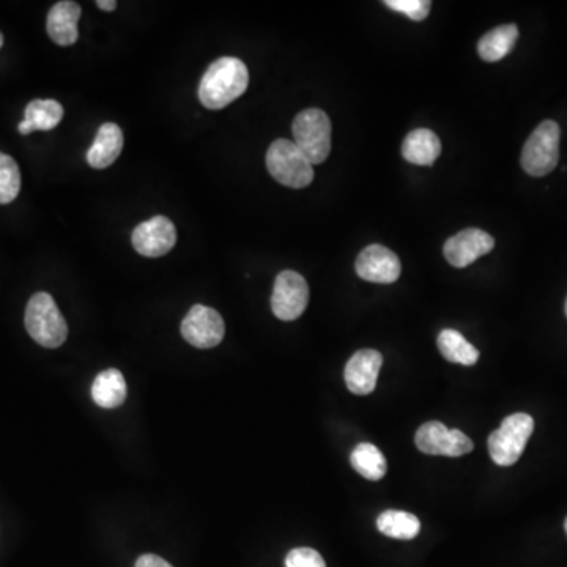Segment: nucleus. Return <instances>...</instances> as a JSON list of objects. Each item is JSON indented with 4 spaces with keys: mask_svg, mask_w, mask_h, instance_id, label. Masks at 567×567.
Instances as JSON below:
<instances>
[{
    "mask_svg": "<svg viewBox=\"0 0 567 567\" xmlns=\"http://www.w3.org/2000/svg\"><path fill=\"white\" fill-rule=\"evenodd\" d=\"M249 73L237 57H221L205 71L199 84V100L204 108L224 109L248 89Z\"/></svg>",
    "mask_w": 567,
    "mask_h": 567,
    "instance_id": "nucleus-1",
    "label": "nucleus"
},
{
    "mask_svg": "<svg viewBox=\"0 0 567 567\" xmlns=\"http://www.w3.org/2000/svg\"><path fill=\"white\" fill-rule=\"evenodd\" d=\"M24 322L30 338L41 347L57 349L67 341V322L49 293H35L34 297L30 298Z\"/></svg>",
    "mask_w": 567,
    "mask_h": 567,
    "instance_id": "nucleus-2",
    "label": "nucleus"
},
{
    "mask_svg": "<svg viewBox=\"0 0 567 567\" xmlns=\"http://www.w3.org/2000/svg\"><path fill=\"white\" fill-rule=\"evenodd\" d=\"M267 167L271 177L281 185L301 189L314 180V166L295 142L278 139L267 152Z\"/></svg>",
    "mask_w": 567,
    "mask_h": 567,
    "instance_id": "nucleus-3",
    "label": "nucleus"
},
{
    "mask_svg": "<svg viewBox=\"0 0 567 567\" xmlns=\"http://www.w3.org/2000/svg\"><path fill=\"white\" fill-rule=\"evenodd\" d=\"M292 133L295 145L312 166L327 160L331 152V122L322 109L301 111L293 120Z\"/></svg>",
    "mask_w": 567,
    "mask_h": 567,
    "instance_id": "nucleus-4",
    "label": "nucleus"
},
{
    "mask_svg": "<svg viewBox=\"0 0 567 567\" xmlns=\"http://www.w3.org/2000/svg\"><path fill=\"white\" fill-rule=\"evenodd\" d=\"M560 125L553 120H545L531 133L522 150L523 171L533 177L549 175L560 158Z\"/></svg>",
    "mask_w": 567,
    "mask_h": 567,
    "instance_id": "nucleus-5",
    "label": "nucleus"
},
{
    "mask_svg": "<svg viewBox=\"0 0 567 567\" xmlns=\"http://www.w3.org/2000/svg\"><path fill=\"white\" fill-rule=\"evenodd\" d=\"M533 430V418L527 413H516L504 419L500 429L492 432L489 437V454L493 462L500 467L516 464Z\"/></svg>",
    "mask_w": 567,
    "mask_h": 567,
    "instance_id": "nucleus-6",
    "label": "nucleus"
},
{
    "mask_svg": "<svg viewBox=\"0 0 567 567\" xmlns=\"http://www.w3.org/2000/svg\"><path fill=\"white\" fill-rule=\"evenodd\" d=\"M309 286L297 271L279 273L271 295V309L279 320L292 322L303 315L308 308Z\"/></svg>",
    "mask_w": 567,
    "mask_h": 567,
    "instance_id": "nucleus-7",
    "label": "nucleus"
},
{
    "mask_svg": "<svg viewBox=\"0 0 567 567\" xmlns=\"http://www.w3.org/2000/svg\"><path fill=\"white\" fill-rule=\"evenodd\" d=\"M415 443L421 453L429 456L460 457L473 451V441L462 430L448 429L438 421L419 427Z\"/></svg>",
    "mask_w": 567,
    "mask_h": 567,
    "instance_id": "nucleus-8",
    "label": "nucleus"
},
{
    "mask_svg": "<svg viewBox=\"0 0 567 567\" xmlns=\"http://www.w3.org/2000/svg\"><path fill=\"white\" fill-rule=\"evenodd\" d=\"M226 334V323L215 309L196 304L189 309L182 322V336L196 349H213L221 344Z\"/></svg>",
    "mask_w": 567,
    "mask_h": 567,
    "instance_id": "nucleus-9",
    "label": "nucleus"
},
{
    "mask_svg": "<svg viewBox=\"0 0 567 567\" xmlns=\"http://www.w3.org/2000/svg\"><path fill=\"white\" fill-rule=\"evenodd\" d=\"M133 248L145 257H161L174 248L177 243V230L174 223L166 216H155V218L144 221L134 229Z\"/></svg>",
    "mask_w": 567,
    "mask_h": 567,
    "instance_id": "nucleus-10",
    "label": "nucleus"
},
{
    "mask_svg": "<svg viewBox=\"0 0 567 567\" xmlns=\"http://www.w3.org/2000/svg\"><path fill=\"white\" fill-rule=\"evenodd\" d=\"M356 273L361 279L375 284H393L401 276V260L396 252L382 245H371L356 259Z\"/></svg>",
    "mask_w": 567,
    "mask_h": 567,
    "instance_id": "nucleus-11",
    "label": "nucleus"
},
{
    "mask_svg": "<svg viewBox=\"0 0 567 567\" xmlns=\"http://www.w3.org/2000/svg\"><path fill=\"white\" fill-rule=\"evenodd\" d=\"M495 248L492 235L484 230L465 229L445 243L446 260L456 268H465Z\"/></svg>",
    "mask_w": 567,
    "mask_h": 567,
    "instance_id": "nucleus-12",
    "label": "nucleus"
},
{
    "mask_svg": "<svg viewBox=\"0 0 567 567\" xmlns=\"http://www.w3.org/2000/svg\"><path fill=\"white\" fill-rule=\"evenodd\" d=\"M383 356L377 350L363 349L356 352L345 366V383L356 396H367L375 390Z\"/></svg>",
    "mask_w": 567,
    "mask_h": 567,
    "instance_id": "nucleus-13",
    "label": "nucleus"
},
{
    "mask_svg": "<svg viewBox=\"0 0 567 567\" xmlns=\"http://www.w3.org/2000/svg\"><path fill=\"white\" fill-rule=\"evenodd\" d=\"M79 19H81L79 4L71 0L57 2L49 10L48 21H46L49 38L59 46L75 45L79 37Z\"/></svg>",
    "mask_w": 567,
    "mask_h": 567,
    "instance_id": "nucleus-14",
    "label": "nucleus"
},
{
    "mask_svg": "<svg viewBox=\"0 0 567 567\" xmlns=\"http://www.w3.org/2000/svg\"><path fill=\"white\" fill-rule=\"evenodd\" d=\"M123 150V133L119 125L104 123L87 152V161L93 169H106L117 161Z\"/></svg>",
    "mask_w": 567,
    "mask_h": 567,
    "instance_id": "nucleus-15",
    "label": "nucleus"
},
{
    "mask_svg": "<svg viewBox=\"0 0 567 567\" xmlns=\"http://www.w3.org/2000/svg\"><path fill=\"white\" fill-rule=\"evenodd\" d=\"M441 153V142L434 131L419 130L408 133L402 144V156L416 166H432Z\"/></svg>",
    "mask_w": 567,
    "mask_h": 567,
    "instance_id": "nucleus-16",
    "label": "nucleus"
},
{
    "mask_svg": "<svg viewBox=\"0 0 567 567\" xmlns=\"http://www.w3.org/2000/svg\"><path fill=\"white\" fill-rule=\"evenodd\" d=\"M517 38H519V27L516 24H504L490 30L479 40V57L486 62H498L514 49Z\"/></svg>",
    "mask_w": 567,
    "mask_h": 567,
    "instance_id": "nucleus-17",
    "label": "nucleus"
},
{
    "mask_svg": "<svg viewBox=\"0 0 567 567\" xmlns=\"http://www.w3.org/2000/svg\"><path fill=\"white\" fill-rule=\"evenodd\" d=\"M92 397L98 407H120L126 399V382L122 372L117 369L100 372L92 385Z\"/></svg>",
    "mask_w": 567,
    "mask_h": 567,
    "instance_id": "nucleus-18",
    "label": "nucleus"
},
{
    "mask_svg": "<svg viewBox=\"0 0 567 567\" xmlns=\"http://www.w3.org/2000/svg\"><path fill=\"white\" fill-rule=\"evenodd\" d=\"M437 344L441 355L445 356L449 363L464 364V366H473L478 363V349L475 345L470 344L459 331H441Z\"/></svg>",
    "mask_w": 567,
    "mask_h": 567,
    "instance_id": "nucleus-19",
    "label": "nucleus"
},
{
    "mask_svg": "<svg viewBox=\"0 0 567 567\" xmlns=\"http://www.w3.org/2000/svg\"><path fill=\"white\" fill-rule=\"evenodd\" d=\"M377 528L380 533L385 534L388 538L410 541V539L418 536L421 523H419L418 517L413 516L410 512L390 509V511L382 512L378 516Z\"/></svg>",
    "mask_w": 567,
    "mask_h": 567,
    "instance_id": "nucleus-20",
    "label": "nucleus"
},
{
    "mask_svg": "<svg viewBox=\"0 0 567 567\" xmlns=\"http://www.w3.org/2000/svg\"><path fill=\"white\" fill-rule=\"evenodd\" d=\"M350 464L363 478L369 481H380L386 475V459L382 451L372 443H361L356 446L350 456Z\"/></svg>",
    "mask_w": 567,
    "mask_h": 567,
    "instance_id": "nucleus-21",
    "label": "nucleus"
},
{
    "mask_svg": "<svg viewBox=\"0 0 567 567\" xmlns=\"http://www.w3.org/2000/svg\"><path fill=\"white\" fill-rule=\"evenodd\" d=\"M63 119L62 104L56 100H34L27 104L24 120L34 131L54 130Z\"/></svg>",
    "mask_w": 567,
    "mask_h": 567,
    "instance_id": "nucleus-22",
    "label": "nucleus"
},
{
    "mask_svg": "<svg viewBox=\"0 0 567 567\" xmlns=\"http://www.w3.org/2000/svg\"><path fill=\"white\" fill-rule=\"evenodd\" d=\"M21 191V172L12 156L0 153V204H10Z\"/></svg>",
    "mask_w": 567,
    "mask_h": 567,
    "instance_id": "nucleus-23",
    "label": "nucleus"
},
{
    "mask_svg": "<svg viewBox=\"0 0 567 567\" xmlns=\"http://www.w3.org/2000/svg\"><path fill=\"white\" fill-rule=\"evenodd\" d=\"M385 5L394 12L408 16L412 21H424L432 7L427 0H386Z\"/></svg>",
    "mask_w": 567,
    "mask_h": 567,
    "instance_id": "nucleus-24",
    "label": "nucleus"
},
{
    "mask_svg": "<svg viewBox=\"0 0 567 567\" xmlns=\"http://www.w3.org/2000/svg\"><path fill=\"white\" fill-rule=\"evenodd\" d=\"M286 567H327V564L317 550L300 547L289 552Z\"/></svg>",
    "mask_w": 567,
    "mask_h": 567,
    "instance_id": "nucleus-25",
    "label": "nucleus"
},
{
    "mask_svg": "<svg viewBox=\"0 0 567 567\" xmlns=\"http://www.w3.org/2000/svg\"><path fill=\"white\" fill-rule=\"evenodd\" d=\"M136 567H174L167 563L166 560L160 558V556L152 555V553H147V555H142L138 561H136Z\"/></svg>",
    "mask_w": 567,
    "mask_h": 567,
    "instance_id": "nucleus-26",
    "label": "nucleus"
},
{
    "mask_svg": "<svg viewBox=\"0 0 567 567\" xmlns=\"http://www.w3.org/2000/svg\"><path fill=\"white\" fill-rule=\"evenodd\" d=\"M97 5L104 12H114L117 2H114V0H98Z\"/></svg>",
    "mask_w": 567,
    "mask_h": 567,
    "instance_id": "nucleus-27",
    "label": "nucleus"
},
{
    "mask_svg": "<svg viewBox=\"0 0 567 567\" xmlns=\"http://www.w3.org/2000/svg\"><path fill=\"white\" fill-rule=\"evenodd\" d=\"M2 45H4V35L0 32V48H2Z\"/></svg>",
    "mask_w": 567,
    "mask_h": 567,
    "instance_id": "nucleus-28",
    "label": "nucleus"
},
{
    "mask_svg": "<svg viewBox=\"0 0 567 567\" xmlns=\"http://www.w3.org/2000/svg\"><path fill=\"white\" fill-rule=\"evenodd\" d=\"M564 528H566V533H567V519H566V523H564Z\"/></svg>",
    "mask_w": 567,
    "mask_h": 567,
    "instance_id": "nucleus-29",
    "label": "nucleus"
},
{
    "mask_svg": "<svg viewBox=\"0 0 567 567\" xmlns=\"http://www.w3.org/2000/svg\"><path fill=\"white\" fill-rule=\"evenodd\" d=\"M566 315H567V301H566Z\"/></svg>",
    "mask_w": 567,
    "mask_h": 567,
    "instance_id": "nucleus-30",
    "label": "nucleus"
}]
</instances>
